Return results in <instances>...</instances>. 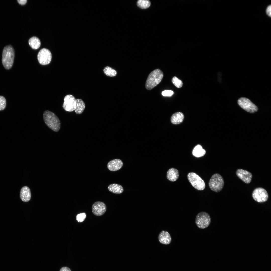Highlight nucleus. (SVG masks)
I'll return each instance as SVG.
<instances>
[{
  "label": "nucleus",
  "mask_w": 271,
  "mask_h": 271,
  "mask_svg": "<svg viewBox=\"0 0 271 271\" xmlns=\"http://www.w3.org/2000/svg\"><path fill=\"white\" fill-rule=\"evenodd\" d=\"M86 216V214L85 213H80L77 215L76 219L78 222H82L85 220Z\"/></svg>",
  "instance_id": "a878e982"
},
{
  "label": "nucleus",
  "mask_w": 271,
  "mask_h": 271,
  "mask_svg": "<svg viewBox=\"0 0 271 271\" xmlns=\"http://www.w3.org/2000/svg\"><path fill=\"white\" fill-rule=\"evenodd\" d=\"M266 14L269 17L271 16V6H268L266 10Z\"/></svg>",
  "instance_id": "cd10ccee"
},
{
  "label": "nucleus",
  "mask_w": 271,
  "mask_h": 271,
  "mask_svg": "<svg viewBox=\"0 0 271 271\" xmlns=\"http://www.w3.org/2000/svg\"><path fill=\"white\" fill-rule=\"evenodd\" d=\"M93 213L97 216H101L105 212L107 209L106 206L104 202L97 201L92 205V207Z\"/></svg>",
  "instance_id": "9b49d317"
},
{
  "label": "nucleus",
  "mask_w": 271,
  "mask_h": 271,
  "mask_svg": "<svg viewBox=\"0 0 271 271\" xmlns=\"http://www.w3.org/2000/svg\"><path fill=\"white\" fill-rule=\"evenodd\" d=\"M167 178L169 181L174 182L178 179L179 176V172L176 169L171 168L167 171Z\"/></svg>",
  "instance_id": "dca6fc26"
},
{
  "label": "nucleus",
  "mask_w": 271,
  "mask_h": 271,
  "mask_svg": "<svg viewBox=\"0 0 271 271\" xmlns=\"http://www.w3.org/2000/svg\"><path fill=\"white\" fill-rule=\"evenodd\" d=\"M123 164L121 160L115 159L109 161L107 164V167L110 171H115L120 169L122 167Z\"/></svg>",
  "instance_id": "ddd939ff"
},
{
  "label": "nucleus",
  "mask_w": 271,
  "mask_h": 271,
  "mask_svg": "<svg viewBox=\"0 0 271 271\" xmlns=\"http://www.w3.org/2000/svg\"><path fill=\"white\" fill-rule=\"evenodd\" d=\"M173 92L171 90H165L162 93V95L164 96H171L173 94Z\"/></svg>",
  "instance_id": "bb28decb"
},
{
  "label": "nucleus",
  "mask_w": 271,
  "mask_h": 271,
  "mask_svg": "<svg viewBox=\"0 0 271 271\" xmlns=\"http://www.w3.org/2000/svg\"><path fill=\"white\" fill-rule=\"evenodd\" d=\"M31 196L30 190L28 187L24 186L21 188L20 193V197L22 201L24 202L29 201Z\"/></svg>",
  "instance_id": "2eb2a0df"
},
{
  "label": "nucleus",
  "mask_w": 271,
  "mask_h": 271,
  "mask_svg": "<svg viewBox=\"0 0 271 271\" xmlns=\"http://www.w3.org/2000/svg\"><path fill=\"white\" fill-rule=\"evenodd\" d=\"M52 54L48 49L43 48L39 51L37 55V59L40 64L46 65L49 64L52 59Z\"/></svg>",
  "instance_id": "1a4fd4ad"
},
{
  "label": "nucleus",
  "mask_w": 271,
  "mask_h": 271,
  "mask_svg": "<svg viewBox=\"0 0 271 271\" xmlns=\"http://www.w3.org/2000/svg\"><path fill=\"white\" fill-rule=\"evenodd\" d=\"M163 76L162 72L157 69L151 72L147 79L145 87L149 90H150L158 85L161 81Z\"/></svg>",
  "instance_id": "7ed1b4c3"
},
{
  "label": "nucleus",
  "mask_w": 271,
  "mask_h": 271,
  "mask_svg": "<svg viewBox=\"0 0 271 271\" xmlns=\"http://www.w3.org/2000/svg\"><path fill=\"white\" fill-rule=\"evenodd\" d=\"M158 240L161 243L163 244L168 245L171 243L172 238L170 234L168 232L162 231L159 235Z\"/></svg>",
  "instance_id": "4468645a"
},
{
  "label": "nucleus",
  "mask_w": 271,
  "mask_h": 271,
  "mask_svg": "<svg viewBox=\"0 0 271 271\" xmlns=\"http://www.w3.org/2000/svg\"><path fill=\"white\" fill-rule=\"evenodd\" d=\"M184 118V115L182 113L180 112H177L172 116L171 122L173 124H178L183 121Z\"/></svg>",
  "instance_id": "f3484780"
},
{
  "label": "nucleus",
  "mask_w": 271,
  "mask_h": 271,
  "mask_svg": "<svg viewBox=\"0 0 271 271\" xmlns=\"http://www.w3.org/2000/svg\"><path fill=\"white\" fill-rule=\"evenodd\" d=\"M15 53L14 49L11 45L5 46L3 51L2 61L4 67L9 70L12 67L13 64Z\"/></svg>",
  "instance_id": "f03ea898"
},
{
  "label": "nucleus",
  "mask_w": 271,
  "mask_h": 271,
  "mask_svg": "<svg viewBox=\"0 0 271 271\" xmlns=\"http://www.w3.org/2000/svg\"><path fill=\"white\" fill-rule=\"evenodd\" d=\"M211 222L210 215L207 213L202 211L196 215L195 220L196 224L199 228L204 229L208 227Z\"/></svg>",
  "instance_id": "39448f33"
},
{
  "label": "nucleus",
  "mask_w": 271,
  "mask_h": 271,
  "mask_svg": "<svg viewBox=\"0 0 271 271\" xmlns=\"http://www.w3.org/2000/svg\"><path fill=\"white\" fill-rule=\"evenodd\" d=\"M206 153L205 150L203 149L202 146L200 145H198L196 146L192 151L193 155L197 158L203 156Z\"/></svg>",
  "instance_id": "aec40b11"
},
{
  "label": "nucleus",
  "mask_w": 271,
  "mask_h": 271,
  "mask_svg": "<svg viewBox=\"0 0 271 271\" xmlns=\"http://www.w3.org/2000/svg\"><path fill=\"white\" fill-rule=\"evenodd\" d=\"M238 103L241 107L248 112L254 113L258 110L257 107L249 99L245 97L240 98L238 100Z\"/></svg>",
  "instance_id": "0eeeda50"
},
{
  "label": "nucleus",
  "mask_w": 271,
  "mask_h": 271,
  "mask_svg": "<svg viewBox=\"0 0 271 271\" xmlns=\"http://www.w3.org/2000/svg\"><path fill=\"white\" fill-rule=\"evenodd\" d=\"M224 183L222 177L218 173L214 174L212 176L209 183L210 189L213 191L219 192L223 189Z\"/></svg>",
  "instance_id": "20e7f679"
},
{
  "label": "nucleus",
  "mask_w": 271,
  "mask_h": 271,
  "mask_svg": "<svg viewBox=\"0 0 271 271\" xmlns=\"http://www.w3.org/2000/svg\"><path fill=\"white\" fill-rule=\"evenodd\" d=\"M76 106L75 111L78 114H82L84 111L85 107V104L82 99H77L76 100Z\"/></svg>",
  "instance_id": "6ab92c4d"
},
{
  "label": "nucleus",
  "mask_w": 271,
  "mask_h": 271,
  "mask_svg": "<svg viewBox=\"0 0 271 271\" xmlns=\"http://www.w3.org/2000/svg\"><path fill=\"white\" fill-rule=\"evenodd\" d=\"M28 43L30 46L34 49H38L40 47L41 45L40 40L38 38L35 36L30 38L29 40Z\"/></svg>",
  "instance_id": "412c9836"
},
{
  "label": "nucleus",
  "mask_w": 271,
  "mask_h": 271,
  "mask_svg": "<svg viewBox=\"0 0 271 271\" xmlns=\"http://www.w3.org/2000/svg\"><path fill=\"white\" fill-rule=\"evenodd\" d=\"M237 176L246 184L250 183L252 180V175L250 172L242 169H238L236 172Z\"/></svg>",
  "instance_id": "f8f14e48"
},
{
  "label": "nucleus",
  "mask_w": 271,
  "mask_h": 271,
  "mask_svg": "<svg viewBox=\"0 0 271 271\" xmlns=\"http://www.w3.org/2000/svg\"><path fill=\"white\" fill-rule=\"evenodd\" d=\"M60 271H71L69 267H63L60 269Z\"/></svg>",
  "instance_id": "c85d7f7f"
},
{
  "label": "nucleus",
  "mask_w": 271,
  "mask_h": 271,
  "mask_svg": "<svg viewBox=\"0 0 271 271\" xmlns=\"http://www.w3.org/2000/svg\"><path fill=\"white\" fill-rule=\"evenodd\" d=\"M103 71L106 75L109 77H114L117 74V71L115 70L108 66L105 67Z\"/></svg>",
  "instance_id": "4be33fe9"
},
{
  "label": "nucleus",
  "mask_w": 271,
  "mask_h": 271,
  "mask_svg": "<svg viewBox=\"0 0 271 271\" xmlns=\"http://www.w3.org/2000/svg\"><path fill=\"white\" fill-rule=\"evenodd\" d=\"M76 100L73 95L69 94L66 96L64 98V102L62 107L65 111L71 112L75 110L76 106Z\"/></svg>",
  "instance_id": "9d476101"
},
{
  "label": "nucleus",
  "mask_w": 271,
  "mask_h": 271,
  "mask_svg": "<svg viewBox=\"0 0 271 271\" xmlns=\"http://www.w3.org/2000/svg\"><path fill=\"white\" fill-rule=\"evenodd\" d=\"M172 82L174 85L178 88H180L183 85V82L177 77L174 76L172 78Z\"/></svg>",
  "instance_id": "b1692460"
},
{
  "label": "nucleus",
  "mask_w": 271,
  "mask_h": 271,
  "mask_svg": "<svg viewBox=\"0 0 271 271\" xmlns=\"http://www.w3.org/2000/svg\"><path fill=\"white\" fill-rule=\"evenodd\" d=\"M43 118L46 124L50 128L56 132L59 130L60 121L53 113L48 110L45 111L43 114Z\"/></svg>",
  "instance_id": "f257e3e1"
},
{
  "label": "nucleus",
  "mask_w": 271,
  "mask_h": 271,
  "mask_svg": "<svg viewBox=\"0 0 271 271\" xmlns=\"http://www.w3.org/2000/svg\"><path fill=\"white\" fill-rule=\"evenodd\" d=\"M17 1L19 3L22 5H24L27 2V0H17Z\"/></svg>",
  "instance_id": "c756f323"
},
{
  "label": "nucleus",
  "mask_w": 271,
  "mask_h": 271,
  "mask_svg": "<svg viewBox=\"0 0 271 271\" xmlns=\"http://www.w3.org/2000/svg\"><path fill=\"white\" fill-rule=\"evenodd\" d=\"M252 196L254 200L259 203H263L268 200L269 196L267 191L264 188L259 187L253 191Z\"/></svg>",
  "instance_id": "6e6552de"
},
{
  "label": "nucleus",
  "mask_w": 271,
  "mask_h": 271,
  "mask_svg": "<svg viewBox=\"0 0 271 271\" xmlns=\"http://www.w3.org/2000/svg\"><path fill=\"white\" fill-rule=\"evenodd\" d=\"M108 190L114 194H120L123 192L124 189L121 185L114 183L110 184L108 187Z\"/></svg>",
  "instance_id": "a211bd4d"
},
{
  "label": "nucleus",
  "mask_w": 271,
  "mask_h": 271,
  "mask_svg": "<svg viewBox=\"0 0 271 271\" xmlns=\"http://www.w3.org/2000/svg\"><path fill=\"white\" fill-rule=\"evenodd\" d=\"M6 100L3 96H0V111L4 109L6 106Z\"/></svg>",
  "instance_id": "393cba45"
},
{
  "label": "nucleus",
  "mask_w": 271,
  "mask_h": 271,
  "mask_svg": "<svg viewBox=\"0 0 271 271\" xmlns=\"http://www.w3.org/2000/svg\"><path fill=\"white\" fill-rule=\"evenodd\" d=\"M188 179L193 186L199 190H203L205 187V183L203 179L195 173H189L187 175Z\"/></svg>",
  "instance_id": "423d86ee"
},
{
  "label": "nucleus",
  "mask_w": 271,
  "mask_h": 271,
  "mask_svg": "<svg viewBox=\"0 0 271 271\" xmlns=\"http://www.w3.org/2000/svg\"><path fill=\"white\" fill-rule=\"evenodd\" d=\"M137 4L140 8L142 9H146L150 7L151 3L148 0H139L137 1Z\"/></svg>",
  "instance_id": "5701e85b"
}]
</instances>
